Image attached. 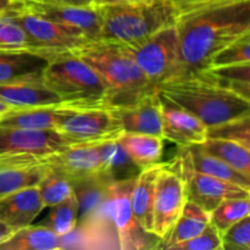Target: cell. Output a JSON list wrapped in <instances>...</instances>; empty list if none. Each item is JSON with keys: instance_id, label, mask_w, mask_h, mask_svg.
Listing matches in <instances>:
<instances>
[{"instance_id": "6da1fadb", "label": "cell", "mask_w": 250, "mask_h": 250, "mask_svg": "<svg viewBox=\"0 0 250 250\" xmlns=\"http://www.w3.org/2000/svg\"><path fill=\"white\" fill-rule=\"evenodd\" d=\"M177 9L180 65L172 78L205 70L224 46L250 32V0H205Z\"/></svg>"}, {"instance_id": "7a4b0ae2", "label": "cell", "mask_w": 250, "mask_h": 250, "mask_svg": "<svg viewBox=\"0 0 250 250\" xmlns=\"http://www.w3.org/2000/svg\"><path fill=\"white\" fill-rule=\"evenodd\" d=\"M159 97L194 115L207 127L250 115V100L222 87L204 71L156 85Z\"/></svg>"}, {"instance_id": "3957f363", "label": "cell", "mask_w": 250, "mask_h": 250, "mask_svg": "<svg viewBox=\"0 0 250 250\" xmlns=\"http://www.w3.org/2000/svg\"><path fill=\"white\" fill-rule=\"evenodd\" d=\"M73 53L92 66L107 89V105L121 106L156 92L136 61L119 44L88 42Z\"/></svg>"}, {"instance_id": "277c9868", "label": "cell", "mask_w": 250, "mask_h": 250, "mask_svg": "<svg viewBox=\"0 0 250 250\" xmlns=\"http://www.w3.org/2000/svg\"><path fill=\"white\" fill-rule=\"evenodd\" d=\"M100 12L99 41L131 45L175 23L178 9L172 0H139L97 5Z\"/></svg>"}, {"instance_id": "5b68a950", "label": "cell", "mask_w": 250, "mask_h": 250, "mask_svg": "<svg viewBox=\"0 0 250 250\" xmlns=\"http://www.w3.org/2000/svg\"><path fill=\"white\" fill-rule=\"evenodd\" d=\"M42 82L71 107H103L107 105V89L99 73L73 51L50 59Z\"/></svg>"}, {"instance_id": "8992f818", "label": "cell", "mask_w": 250, "mask_h": 250, "mask_svg": "<svg viewBox=\"0 0 250 250\" xmlns=\"http://www.w3.org/2000/svg\"><path fill=\"white\" fill-rule=\"evenodd\" d=\"M121 46L155 87L177 73L180 43L175 23L163 27L138 43Z\"/></svg>"}, {"instance_id": "52a82bcc", "label": "cell", "mask_w": 250, "mask_h": 250, "mask_svg": "<svg viewBox=\"0 0 250 250\" xmlns=\"http://www.w3.org/2000/svg\"><path fill=\"white\" fill-rule=\"evenodd\" d=\"M136 176L110 183L106 198L107 212L116 231L120 249H159L161 239L142 229L132 212L131 192Z\"/></svg>"}, {"instance_id": "ba28073f", "label": "cell", "mask_w": 250, "mask_h": 250, "mask_svg": "<svg viewBox=\"0 0 250 250\" xmlns=\"http://www.w3.org/2000/svg\"><path fill=\"white\" fill-rule=\"evenodd\" d=\"M71 146L55 129H26L0 126V161L39 164L42 159Z\"/></svg>"}, {"instance_id": "9c48e42d", "label": "cell", "mask_w": 250, "mask_h": 250, "mask_svg": "<svg viewBox=\"0 0 250 250\" xmlns=\"http://www.w3.org/2000/svg\"><path fill=\"white\" fill-rule=\"evenodd\" d=\"M187 189L181 171L180 160L164 163L155 182V194L153 204V233L163 241L187 203Z\"/></svg>"}, {"instance_id": "30bf717a", "label": "cell", "mask_w": 250, "mask_h": 250, "mask_svg": "<svg viewBox=\"0 0 250 250\" xmlns=\"http://www.w3.org/2000/svg\"><path fill=\"white\" fill-rule=\"evenodd\" d=\"M70 144L100 143L116 139L122 133L111 116L109 106L71 107L63 105V112L56 126Z\"/></svg>"}, {"instance_id": "8fae6325", "label": "cell", "mask_w": 250, "mask_h": 250, "mask_svg": "<svg viewBox=\"0 0 250 250\" xmlns=\"http://www.w3.org/2000/svg\"><path fill=\"white\" fill-rule=\"evenodd\" d=\"M12 16L21 24L31 42V51L45 56L49 60L63 53L75 51L88 43L83 37L73 34L55 22L24 9L12 11Z\"/></svg>"}, {"instance_id": "7c38bea8", "label": "cell", "mask_w": 250, "mask_h": 250, "mask_svg": "<svg viewBox=\"0 0 250 250\" xmlns=\"http://www.w3.org/2000/svg\"><path fill=\"white\" fill-rule=\"evenodd\" d=\"M177 158L185 178L188 200L199 205L209 214L224 200L250 198V189L248 188L194 170L181 148L178 149Z\"/></svg>"}, {"instance_id": "4fadbf2b", "label": "cell", "mask_w": 250, "mask_h": 250, "mask_svg": "<svg viewBox=\"0 0 250 250\" xmlns=\"http://www.w3.org/2000/svg\"><path fill=\"white\" fill-rule=\"evenodd\" d=\"M24 9L55 22L88 42L99 41L102 21L97 5L76 6L48 0H22Z\"/></svg>"}, {"instance_id": "5bb4252c", "label": "cell", "mask_w": 250, "mask_h": 250, "mask_svg": "<svg viewBox=\"0 0 250 250\" xmlns=\"http://www.w3.org/2000/svg\"><path fill=\"white\" fill-rule=\"evenodd\" d=\"M41 163L65 175L71 182L93 176H105L99 143L71 144L42 159Z\"/></svg>"}, {"instance_id": "9a60e30c", "label": "cell", "mask_w": 250, "mask_h": 250, "mask_svg": "<svg viewBox=\"0 0 250 250\" xmlns=\"http://www.w3.org/2000/svg\"><path fill=\"white\" fill-rule=\"evenodd\" d=\"M111 116L121 132L161 136V99L153 92L131 104L109 106Z\"/></svg>"}, {"instance_id": "2e32d148", "label": "cell", "mask_w": 250, "mask_h": 250, "mask_svg": "<svg viewBox=\"0 0 250 250\" xmlns=\"http://www.w3.org/2000/svg\"><path fill=\"white\" fill-rule=\"evenodd\" d=\"M161 99V136L178 146L200 144L207 139L208 127L198 117L173 103Z\"/></svg>"}, {"instance_id": "e0dca14e", "label": "cell", "mask_w": 250, "mask_h": 250, "mask_svg": "<svg viewBox=\"0 0 250 250\" xmlns=\"http://www.w3.org/2000/svg\"><path fill=\"white\" fill-rule=\"evenodd\" d=\"M43 209L37 186L24 188L0 199V220L16 231L32 225Z\"/></svg>"}, {"instance_id": "ac0fdd59", "label": "cell", "mask_w": 250, "mask_h": 250, "mask_svg": "<svg viewBox=\"0 0 250 250\" xmlns=\"http://www.w3.org/2000/svg\"><path fill=\"white\" fill-rule=\"evenodd\" d=\"M49 59L31 50H0V84L42 80Z\"/></svg>"}, {"instance_id": "d6986e66", "label": "cell", "mask_w": 250, "mask_h": 250, "mask_svg": "<svg viewBox=\"0 0 250 250\" xmlns=\"http://www.w3.org/2000/svg\"><path fill=\"white\" fill-rule=\"evenodd\" d=\"M0 99L11 109H28L61 104L60 99L45 87L42 80L19 81L0 84Z\"/></svg>"}, {"instance_id": "ffe728a7", "label": "cell", "mask_w": 250, "mask_h": 250, "mask_svg": "<svg viewBox=\"0 0 250 250\" xmlns=\"http://www.w3.org/2000/svg\"><path fill=\"white\" fill-rule=\"evenodd\" d=\"M164 163L142 168L137 173L131 192V208L137 222L143 229L153 233V204L155 182Z\"/></svg>"}, {"instance_id": "44dd1931", "label": "cell", "mask_w": 250, "mask_h": 250, "mask_svg": "<svg viewBox=\"0 0 250 250\" xmlns=\"http://www.w3.org/2000/svg\"><path fill=\"white\" fill-rule=\"evenodd\" d=\"M117 142L138 170L161 163L165 146V139L163 137L122 132L117 137Z\"/></svg>"}, {"instance_id": "7402d4cb", "label": "cell", "mask_w": 250, "mask_h": 250, "mask_svg": "<svg viewBox=\"0 0 250 250\" xmlns=\"http://www.w3.org/2000/svg\"><path fill=\"white\" fill-rule=\"evenodd\" d=\"M62 112V104L11 109L0 116V126L26 129H56Z\"/></svg>"}, {"instance_id": "603a6c76", "label": "cell", "mask_w": 250, "mask_h": 250, "mask_svg": "<svg viewBox=\"0 0 250 250\" xmlns=\"http://www.w3.org/2000/svg\"><path fill=\"white\" fill-rule=\"evenodd\" d=\"M45 164H10L0 161V199L24 188L36 187L45 172Z\"/></svg>"}, {"instance_id": "cb8c5ba5", "label": "cell", "mask_w": 250, "mask_h": 250, "mask_svg": "<svg viewBox=\"0 0 250 250\" xmlns=\"http://www.w3.org/2000/svg\"><path fill=\"white\" fill-rule=\"evenodd\" d=\"M209 222V212L205 211L195 203L187 200L182 210V214L173 225L170 233L160 242L159 249L170 250L176 244L193 238L200 232H203V229L208 226Z\"/></svg>"}, {"instance_id": "d4e9b609", "label": "cell", "mask_w": 250, "mask_h": 250, "mask_svg": "<svg viewBox=\"0 0 250 250\" xmlns=\"http://www.w3.org/2000/svg\"><path fill=\"white\" fill-rule=\"evenodd\" d=\"M187 155L190 165L193 168L199 172L205 173V175L212 176V177L221 178V180L229 181V182L236 183V185L242 186L244 188L250 189V178L247 176L242 175L241 172L236 171L225 164L224 161L220 160L216 156L207 153L204 149L200 146V144H194V146H180Z\"/></svg>"}, {"instance_id": "484cf974", "label": "cell", "mask_w": 250, "mask_h": 250, "mask_svg": "<svg viewBox=\"0 0 250 250\" xmlns=\"http://www.w3.org/2000/svg\"><path fill=\"white\" fill-rule=\"evenodd\" d=\"M62 249L61 237L43 225L16 229L0 244V250H59Z\"/></svg>"}, {"instance_id": "4316f807", "label": "cell", "mask_w": 250, "mask_h": 250, "mask_svg": "<svg viewBox=\"0 0 250 250\" xmlns=\"http://www.w3.org/2000/svg\"><path fill=\"white\" fill-rule=\"evenodd\" d=\"M200 146L216 156L232 168L250 178V149L237 142L219 138H207Z\"/></svg>"}, {"instance_id": "83f0119b", "label": "cell", "mask_w": 250, "mask_h": 250, "mask_svg": "<svg viewBox=\"0 0 250 250\" xmlns=\"http://www.w3.org/2000/svg\"><path fill=\"white\" fill-rule=\"evenodd\" d=\"M99 150L100 156H102L103 167H104V175L110 181L124 180V178H128L137 175V173H133V167H136V166L132 164L128 156L126 155L124 149L117 142V138L111 139V141L100 142Z\"/></svg>"}, {"instance_id": "f1b7e54d", "label": "cell", "mask_w": 250, "mask_h": 250, "mask_svg": "<svg viewBox=\"0 0 250 250\" xmlns=\"http://www.w3.org/2000/svg\"><path fill=\"white\" fill-rule=\"evenodd\" d=\"M204 71L211 80L222 87L250 100V62L239 65L208 67Z\"/></svg>"}, {"instance_id": "f546056e", "label": "cell", "mask_w": 250, "mask_h": 250, "mask_svg": "<svg viewBox=\"0 0 250 250\" xmlns=\"http://www.w3.org/2000/svg\"><path fill=\"white\" fill-rule=\"evenodd\" d=\"M41 225L48 227L59 237L72 233L78 226V203L75 194L59 204L50 207L48 216Z\"/></svg>"}, {"instance_id": "4dcf8cb0", "label": "cell", "mask_w": 250, "mask_h": 250, "mask_svg": "<svg viewBox=\"0 0 250 250\" xmlns=\"http://www.w3.org/2000/svg\"><path fill=\"white\" fill-rule=\"evenodd\" d=\"M44 208H50L73 194L71 181L59 171L49 167L37 186Z\"/></svg>"}, {"instance_id": "1f68e13d", "label": "cell", "mask_w": 250, "mask_h": 250, "mask_svg": "<svg viewBox=\"0 0 250 250\" xmlns=\"http://www.w3.org/2000/svg\"><path fill=\"white\" fill-rule=\"evenodd\" d=\"M247 216H250V198H233L221 202L210 212V222L222 234Z\"/></svg>"}, {"instance_id": "d6a6232c", "label": "cell", "mask_w": 250, "mask_h": 250, "mask_svg": "<svg viewBox=\"0 0 250 250\" xmlns=\"http://www.w3.org/2000/svg\"><path fill=\"white\" fill-rule=\"evenodd\" d=\"M12 11L0 16V50H31V42Z\"/></svg>"}, {"instance_id": "836d02e7", "label": "cell", "mask_w": 250, "mask_h": 250, "mask_svg": "<svg viewBox=\"0 0 250 250\" xmlns=\"http://www.w3.org/2000/svg\"><path fill=\"white\" fill-rule=\"evenodd\" d=\"M207 138L237 142L250 149V115L229 120L216 126L208 127Z\"/></svg>"}, {"instance_id": "e575fe53", "label": "cell", "mask_w": 250, "mask_h": 250, "mask_svg": "<svg viewBox=\"0 0 250 250\" xmlns=\"http://www.w3.org/2000/svg\"><path fill=\"white\" fill-rule=\"evenodd\" d=\"M248 62H250V32L224 46L212 58L209 67H222Z\"/></svg>"}, {"instance_id": "d590c367", "label": "cell", "mask_w": 250, "mask_h": 250, "mask_svg": "<svg viewBox=\"0 0 250 250\" xmlns=\"http://www.w3.org/2000/svg\"><path fill=\"white\" fill-rule=\"evenodd\" d=\"M222 250H250V216L239 220L221 234Z\"/></svg>"}, {"instance_id": "8d00e7d4", "label": "cell", "mask_w": 250, "mask_h": 250, "mask_svg": "<svg viewBox=\"0 0 250 250\" xmlns=\"http://www.w3.org/2000/svg\"><path fill=\"white\" fill-rule=\"evenodd\" d=\"M222 250L221 233L211 222L193 238L173 246L170 250Z\"/></svg>"}, {"instance_id": "74e56055", "label": "cell", "mask_w": 250, "mask_h": 250, "mask_svg": "<svg viewBox=\"0 0 250 250\" xmlns=\"http://www.w3.org/2000/svg\"><path fill=\"white\" fill-rule=\"evenodd\" d=\"M22 6V0H0V16L12 10L20 9Z\"/></svg>"}, {"instance_id": "f35d334b", "label": "cell", "mask_w": 250, "mask_h": 250, "mask_svg": "<svg viewBox=\"0 0 250 250\" xmlns=\"http://www.w3.org/2000/svg\"><path fill=\"white\" fill-rule=\"evenodd\" d=\"M48 1L58 2V4L76 5V6H87V5H94L95 0H48Z\"/></svg>"}, {"instance_id": "ab89813d", "label": "cell", "mask_w": 250, "mask_h": 250, "mask_svg": "<svg viewBox=\"0 0 250 250\" xmlns=\"http://www.w3.org/2000/svg\"><path fill=\"white\" fill-rule=\"evenodd\" d=\"M12 232L14 231H12L5 222H2L1 220H0V244H1L2 242L6 241V239L11 236Z\"/></svg>"}, {"instance_id": "60d3db41", "label": "cell", "mask_w": 250, "mask_h": 250, "mask_svg": "<svg viewBox=\"0 0 250 250\" xmlns=\"http://www.w3.org/2000/svg\"><path fill=\"white\" fill-rule=\"evenodd\" d=\"M131 1H139V0H95L94 5L119 4V2H131Z\"/></svg>"}, {"instance_id": "b9f144b4", "label": "cell", "mask_w": 250, "mask_h": 250, "mask_svg": "<svg viewBox=\"0 0 250 250\" xmlns=\"http://www.w3.org/2000/svg\"><path fill=\"white\" fill-rule=\"evenodd\" d=\"M200 1H205V0H172V2L177 7L186 6V5H190V4H195V2H200Z\"/></svg>"}, {"instance_id": "7bdbcfd3", "label": "cell", "mask_w": 250, "mask_h": 250, "mask_svg": "<svg viewBox=\"0 0 250 250\" xmlns=\"http://www.w3.org/2000/svg\"><path fill=\"white\" fill-rule=\"evenodd\" d=\"M9 110H11V107L7 104H5V103L0 99V116H2V115H4L5 112L9 111Z\"/></svg>"}]
</instances>
